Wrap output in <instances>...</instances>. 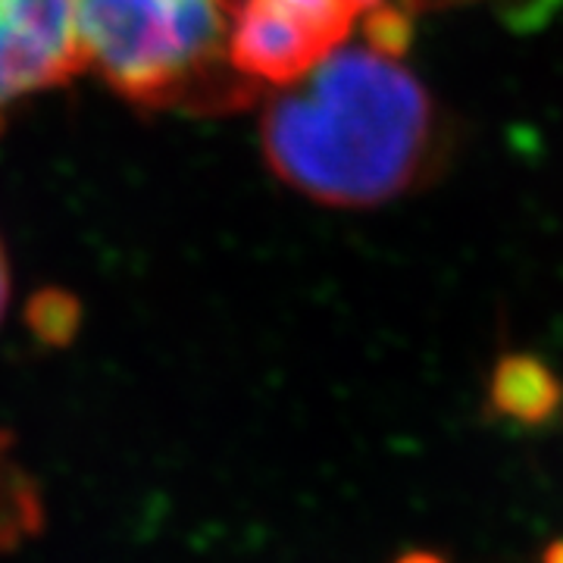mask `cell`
I'll return each mask as SVG.
<instances>
[{"label":"cell","mask_w":563,"mask_h":563,"mask_svg":"<svg viewBox=\"0 0 563 563\" xmlns=\"http://www.w3.org/2000/svg\"><path fill=\"white\" fill-rule=\"evenodd\" d=\"M357 3H361L363 10H369V7H373V3H379V0H357Z\"/></svg>","instance_id":"obj_8"},{"label":"cell","mask_w":563,"mask_h":563,"mask_svg":"<svg viewBox=\"0 0 563 563\" xmlns=\"http://www.w3.org/2000/svg\"><path fill=\"white\" fill-rule=\"evenodd\" d=\"M239 0H79L88 66L141 107L235 110L257 95L225 57Z\"/></svg>","instance_id":"obj_2"},{"label":"cell","mask_w":563,"mask_h":563,"mask_svg":"<svg viewBox=\"0 0 563 563\" xmlns=\"http://www.w3.org/2000/svg\"><path fill=\"white\" fill-rule=\"evenodd\" d=\"M339 44L295 16L276 0H239L229 22L225 57L232 69L254 85L288 88L325 60Z\"/></svg>","instance_id":"obj_4"},{"label":"cell","mask_w":563,"mask_h":563,"mask_svg":"<svg viewBox=\"0 0 563 563\" xmlns=\"http://www.w3.org/2000/svg\"><path fill=\"white\" fill-rule=\"evenodd\" d=\"M81 69L79 0H0V129L13 103Z\"/></svg>","instance_id":"obj_3"},{"label":"cell","mask_w":563,"mask_h":563,"mask_svg":"<svg viewBox=\"0 0 563 563\" xmlns=\"http://www.w3.org/2000/svg\"><path fill=\"white\" fill-rule=\"evenodd\" d=\"M363 35L369 51H376L379 57L388 60H401L404 54L413 47L417 38V20L410 13L407 3H388L379 0L366 10L363 16Z\"/></svg>","instance_id":"obj_6"},{"label":"cell","mask_w":563,"mask_h":563,"mask_svg":"<svg viewBox=\"0 0 563 563\" xmlns=\"http://www.w3.org/2000/svg\"><path fill=\"white\" fill-rule=\"evenodd\" d=\"M439 110L410 69L369 47H335L263 110L269 169L325 207H379L426 176Z\"/></svg>","instance_id":"obj_1"},{"label":"cell","mask_w":563,"mask_h":563,"mask_svg":"<svg viewBox=\"0 0 563 563\" xmlns=\"http://www.w3.org/2000/svg\"><path fill=\"white\" fill-rule=\"evenodd\" d=\"M492 391H495V401L501 404L507 413H517L526 420L544 417L551 410V404L558 401L554 376L532 357H507L498 366Z\"/></svg>","instance_id":"obj_5"},{"label":"cell","mask_w":563,"mask_h":563,"mask_svg":"<svg viewBox=\"0 0 563 563\" xmlns=\"http://www.w3.org/2000/svg\"><path fill=\"white\" fill-rule=\"evenodd\" d=\"M7 298H10V269H7L3 247H0V317H3V310H7Z\"/></svg>","instance_id":"obj_7"}]
</instances>
